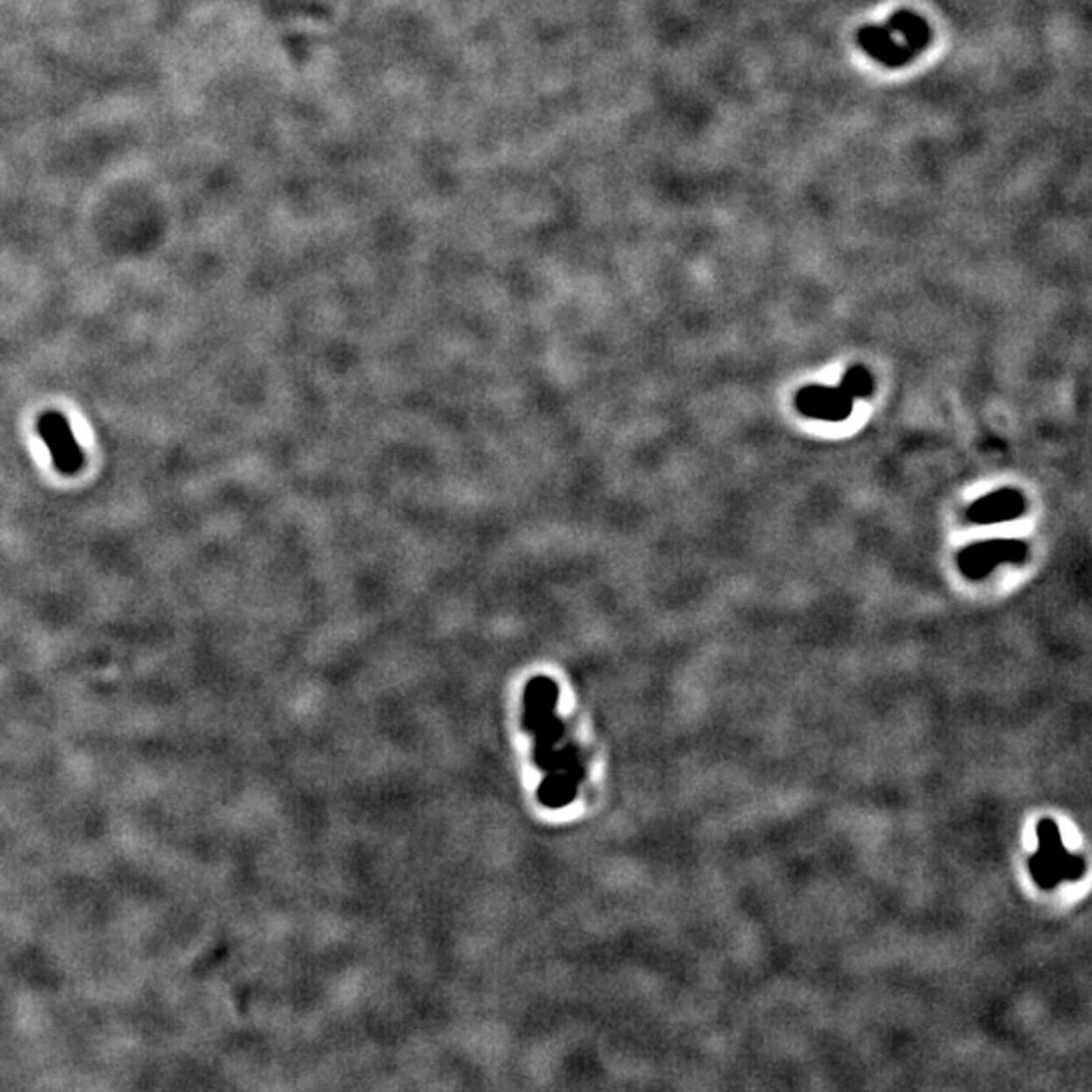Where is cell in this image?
<instances>
[{
	"mask_svg": "<svg viewBox=\"0 0 1092 1092\" xmlns=\"http://www.w3.org/2000/svg\"><path fill=\"white\" fill-rule=\"evenodd\" d=\"M1025 502L1016 490H999L993 494L977 500L969 508V518L977 524H993L1003 521H1014L1022 514Z\"/></svg>",
	"mask_w": 1092,
	"mask_h": 1092,
	"instance_id": "obj_5",
	"label": "cell"
},
{
	"mask_svg": "<svg viewBox=\"0 0 1092 1092\" xmlns=\"http://www.w3.org/2000/svg\"><path fill=\"white\" fill-rule=\"evenodd\" d=\"M37 431L45 445H47L53 464H55L59 472L65 473V476H74V473L82 470L83 453L74 431H71L67 419L55 411H47L45 415L39 417Z\"/></svg>",
	"mask_w": 1092,
	"mask_h": 1092,
	"instance_id": "obj_3",
	"label": "cell"
},
{
	"mask_svg": "<svg viewBox=\"0 0 1092 1092\" xmlns=\"http://www.w3.org/2000/svg\"><path fill=\"white\" fill-rule=\"evenodd\" d=\"M798 409L807 417L821 421H844L854 409V397L844 386H807L798 393Z\"/></svg>",
	"mask_w": 1092,
	"mask_h": 1092,
	"instance_id": "obj_4",
	"label": "cell"
},
{
	"mask_svg": "<svg viewBox=\"0 0 1092 1092\" xmlns=\"http://www.w3.org/2000/svg\"><path fill=\"white\" fill-rule=\"evenodd\" d=\"M890 29H868L862 32V45L864 49L872 53L874 57L880 59L888 65L904 63L906 55H911L926 43L929 31L925 23L912 15H898L890 23Z\"/></svg>",
	"mask_w": 1092,
	"mask_h": 1092,
	"instance_id": "obj_1",
	"label": "cell"
},
{
	"mask_svg": "<svg viewBox=\"0 0 1092 1092\" xmlns=\"http://www.w3.org/2000/svg\"><path fill=\"white\" fill-rule=\"evenodd\" d=\"M1028 557V546L1022 541H1008V538H997V541H985L967 546L959 555V569L969 578H985L989 572L1003 563H1024Z\"/></svg>",
	"mask_w": 1092,
	"mask_h": 1092,
	"instance_id": "obj_2",
	"label": "cell"
},
{
	"mask_svg": "<svg viewBox=\"0 0 1092 1092\" xmlns=\"http://www.w3.org/2000/svg\"><path fill=\"white\" fill-rule=\"evenodd\" d=\"M841 386L852 394L854 399L860 397H868L874 389V379L870 371H866L864 366H852L850 371H846L844 379H841Z\"/></svg>",
	"mask_w": 1092,
	"mask_h": 1092,
	"instance_id": "obj_6",
	"label": "cell"
}]
</instances>
